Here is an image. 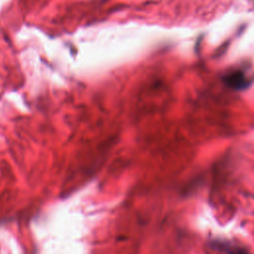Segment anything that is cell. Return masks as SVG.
<instances>
[{"label": "cell", "instance_id": "6da1fadb", "mask_svg": "<svg viewBox=\"0 0 254 254\" xmlns=\"http://www.w3.org/2000/svg\"><path fill=\"white\" fill-rule=\"evenodd\" d=\"M223 82L231 89L241 90L247 87L248 79L245 74L239 70L227 73L223 77Z\"/></svg>", "mask_w": 254, "mask_h": 254}, {"label": "cell", "instance_id": "7a4b0ae2", "mask_svg": "<svg viewBox=\"0 0 254 254\" xmlns=\"http://www.w3.org/2000/svg\"><path fill=\"white\" fill-rule=\"evenodd\" d=\"M211 247L216 251H221L226 254H249L245 248L223 239H214L211 241Z\"/></svg>", "mask_w": 254, "mask_h": 254}]
</instances>
